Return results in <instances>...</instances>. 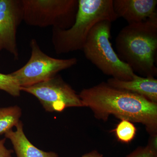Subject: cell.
I'll return each instance as SVG.
<instances>
[{
	"instance_id": "16",
	"label": "cell",
	"mask_w": 157,
	"mask_h": 157,
	"mask_svg": "<svg viewBox=\"0 0 157 157\" xmlns=\"http://www.w3.org/2000/svg\"><path fill=\"white\" fill-rule=\"evenodd\" d=\"M6 141V138L0 140V157H12L11 155L14 151L6 148L5 146Z\"/></svg>"
},
{
	"instance_id": "14",
	"label": "cell",
	"mask_w": 157,
	"mask_h": 157,
	"mask_svg": "<svg viewBox=\"0 0 157 157\" xmlns=\"http://www.w3.org/2000/svg\"><path fill=\"white\" fill-rule=\"evenodd\" d=\"M0 90L4 91L14 97H19L21 91L18 81L11 73H0Z\"/></svg>"
},
{
	"instance_id": "7",
	"label": "cell",
	"mask_w": 157,
	"mask_h": 157,
	"mask_svg": "<svg viewBox=\"0 0 157 157\" xmlns=\"http://www.w3.org/2000/svg\"><path fill=\"white\" fill-rule=\"evenodd\" d=\"M21 90L35 96L48 112H61L68 107H84L79 95L58 74L46 81L21 87Z\"/></svg>"
},
{
	"instance_id": "8",
	"label": "cell",
	"mask_w": 157,
	"mask_h": 157,
	"mask_svg": "<svg viewBox=\"0 0 157 157\" xmlns=\"http://www.w3.org/2000/svg\"><path fill=\"white\" fill-rule=\"evenodd\" d=\"M22 21L21 0H0V54L5 50L18 59L16 35Z\"/></svg>"
},
{
	"instance_id": "3",
	"label": "cell",
	"mask_w": 157,
	"mask_h": 157,
	"mask_svg": "<svg viewBox=\"0 0 157 157\" xmlns=\"http://www.w3.org/2000/svg\"><path fill=\"white\" fill-rule=\"evenodd\" d=\"M118 17L113 0H78L73 25L67 29L52 28V42L58 55L82 50L93 28L104 21L112 22Z\"/></svg>"
},
{
	"instance_id": "4",
	"label": "cell",
	"mask_w": 157,
	"mask_h": 157,
	"mask_svg": "<svg viewBox=\"0 0 157 157\" xmlns=\"http://www.w3.org/2000/svg\"><path fill=\"white\" fill-rule=\"evenodd\" d=\"M111 23L104 21L97 24L90 32L82 50L86 58L104 74L129 81L135 73L113 48L110 41Z\"/></svg>"
},
{
	"instance_id": "11",
	"label": "cell",
	"mask_w": 157,
	"mask_h": 157,
	"mask_svg": "<svg viewBox=\"0 0 157 157\" xmlns=\"http://www.w3.org/2000/svg\"><path fill=\"white\" fill-rule=\"evenodd\" d=\"M15 127L16 131L11 129L5 135L11 140L17 157H59L54 152L43 151L34 146L25 136L21 121Z\"/></svg>"
},
{
	"instance_id": "13",
	"label": "cell",
	"mask_w": 157,
	"mask_h": 157,
	"mask_svg": "<svg viewBox=\"0 0 157 157\" xmlns=\"http://www.w3.org/2000/svg\"><path fill=\"white\" fill-rule=\"evenodd\" d=\"M119 141L123 143H129L136 135L137 129L134 124L130 121L121 120L113 130Z\"/></svg>"
},
{
	"instance_id": "5",
	"label": "cell",
	"mask_w": 157,
	"mask_h": 157,
	"mask_svg": "<svg viewBox=\"0 0 157 157\" xmlns=\"http://www.w3.org/2000/svg\"><path fill=\"white\" fill-rule=\"evenodd\" d=\"M23 21L39 28L67 29L73 25L78 0H21Z\"/></svg>"
},
{
	"instance_id": "2",
	"label": "cell",
	"mask_w": 157,
	"mask_h": 157,
	"mask_svg": "<svg viewBox=\"0 0 157 157\" xmlns=\"http://www.w3.org/2000/svg\"><path fill=\"white\" fill-rule=\"evenodd\" d=\"M115 42L118 56L134 73L145 77L157 76V15L126 26Z\"/></svg>"
},
{
	"instance_id": "12",
	"label": "cell",
	"mask_w": 157,
	"mask_h": 157,
	"mask_svg": "<svg viewBox=\"0 0 157 157\" xmlns=\"http://www.w3.org/2000/svg\"><path fill=\"white\" fill-rule=\"evenodd\" d=\"M21 115V109L17 106L0 108V135L16 126Z\"/></svg>"
},
{
	"instance_id": "1",
	"label": "cell",
	"mask_w": 157,
	"mask_h": 157,
	"mask_svg": "<svg viewBox=\"0 0 157 157\" xmlns=\"http://www.w3.org/2000/svg\"><path fill=\"white\" fill-rule=\"evenodd\" d=\"M79 96L84 107L92 110L99 119L109 116L144 125L150 135L157 134V104L125 90L112 87L107 82L81 91Z\"/></svg>"
},
{
	"instance_id": "9",
	"label": "cell",
	"mask_w": 157,
	"mask_h": 157,
	"mask_svg": "<svg viewBox=\"0 0 157 157\" xmlns=\"http://www.w3.org/2000/svg\"><path fill=\"white\" fill-rule=\"evenodd\" d=\"M118 18L122 17L128 25L143 22L157 15V0H113Z\"/></svg>"
},
{
	"instance_id": "6",
	"label": "cell",
	"mask_w": 157,
	"mask_h": 157,
	"mask_svg": "<svg viewBox=\"0 0 157 157\" xmlns=\"http://www.w3.org/2000/svg\"><path fill=\"white\" fill-rule=\"evenodd\" d=\"M31 56L23 67L11 74L17 79L21 87H25L48 80L62 70L77 64V59H58L48 56L39 47L37 40L30 42Z\"/></svg>"
},
{
	"instance_id": "10",
	"label": "cell",
	"mask_w": 157,
	"mask_h": 157,
	"mask_svg": "<svg viewBox=\"0 0 157 157\" xmlns=\"http://www.w3.org/2000/svg\"><path fill=\"white\" fill-rule=\"evenodd\" d=\"M107 83L112 87L128 91L157 104V79L153 76L141 77L135 74L129 81L112 77L107 80Z\"/></svg>"
},
{
	"instance_id": "15",
	"label": "cell",
	"mask_w": 157,
	"mask_h": 157,
	"mask_svg": "<svg viewBox=\"0 0 157 157\" xmlns=\"http://www.w3.org/2000/svg\"><path fill=\"white\" fill-rule=\"evenodd\" d=\"M126 157H157V147L147 144L144 147H139Z\"/></svg>"
},
{
	"instance_id": "17",
	"label": "cell",
	"mask_w": 157,
	"mask_h": 157,
	"mask_svg": "<svg viewBox=\"0 0 157 157\" xmlns=\"http://www.w3.org/2000/svg\"><path fill=\"white\" fill-rule=\"evenodd\" d=\"M81 157H104L103 155L98 152L97 151L94 150L83 155Z\"/></svg>"
}]
</instances>
